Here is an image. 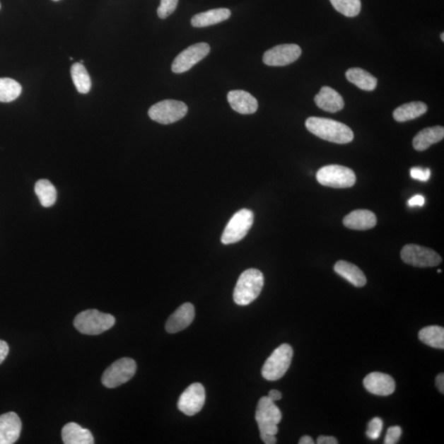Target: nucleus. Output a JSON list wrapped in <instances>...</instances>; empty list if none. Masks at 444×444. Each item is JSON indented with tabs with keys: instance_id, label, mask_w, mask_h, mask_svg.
I'll use <instances>...</instances> for the list:
<instances>
[{
	"instance_id": "4",
	"label": "nucleus",
	"mask_w": 444,
	"mask_h": 444,
	"mask_svg": "<svg viewBox=\"0 0 444 444\" xmlns=\"http://www.w3.org/2000/svg\"><path fill=\"white\" fill-rule=\"evenodd\" d=\"M115 324L114 316L97 310H88L76 316L74 325L83 334L99 335L111 329Z\"/></svg>"
},
{
	"instance_id": "45",
	"label": "nucleus",
	"mask_w": 444,
	"mask_h": 444,
	"mask_svg": "<svg viewBox=\"0 0 444 444\" xmlns=\"http://www.w3.org/2000/svg\"><path fill=\"white\" fill-rule=\"evenodd\" d=\"M0 8H1V4H0Z\"/></svg>"
},
{
	"instance_id": "26",
	"label": "nucleus",
	"mask_w": 444,
	"mask_h": 444,
	"mask_svg": "<svg viewBox=\"0 0 444 444\" xmlns=\"http://www.w3.org/2000/svg\"><path fill=\"white\" fill-rule=\"evenodd\" d=\"M419 339L426 345L438 349L444 348V329L440 326H428L419 332Z\"/></svg>"
},
{
	"instance_id": "25",
	"label": "nucleus",
	"mask_w": 444,
	"mask_h": 444,
	"mask_svg": "<svg viewBox=\"0 0 444 444\" xmlns=\"http://www.w3.org/2000/svg\"><path fill=\"white\" fill-rule=\"evenodd\" d=\"M428 110L427 105L421 102L407 103L397 107L393 112V118L397 122L415 119L426 114Z\"/></svg>"
},
{
	"instance_id": "34",
	"label": "nucleus",
	"mask_w": 444,
	"mask_h": 444,
	"mask_svg": "<svg viewBox=\"0 0 444 444\" xmlns=\"http://www.w3.org/2000/svg\"><path fill=\"white\" fill-rule=\"evenodd\" d=\"M431 170L422 169L419 168H412L411 170V176L413 179L426 182L431 178Z\"/></svg>"
},
{
	"instance_id": "15",
	"label": "nucleus",
	"mask_w": 444,
	"mask_h": 444,
	"mask_svg": "<svg viewBox=\"0 0 444 444\" xmlns=\"http://www.w3.org/2000/svg\"><path fill=\"white\" fill-rule=\"evenodd\" d=\"M21 431L22 421L16 413L8 412L0 416V444L16 443Z\"/></svg>"
},
{
	"instance_id": "28",
	"label": "nucleus",
	"mask_w": 444,
	"mask_h": 444,
	"mask_svg": "<svg viewBox=\"0 0 444 444\" xmlns=\"http://www.w3.org/2000/svg\"><path fill=\"white\" fill-rule=\"evenodd\" d=\"M71 76L73 82L78 92L87 94L92 87L90 76L83 64L75 63L71 67Z\"/></svg>"
},
{
	"instance_id": "36",
	"label": "nucleus",
	"mask_w": 444,
	"mask_h": 444,
	"mask_svg": "<svg viewBox=\"0 0 444 444\" xmlns=\"http://www.w3.org/2000/svg\"><path fill=\"white\" fill-rule=\"evenodd\" d=\"M9 347L6 342L4 341L0 340V364L6 359V357L8 354Z\"/></svg>"
},
{
	"instance_id": "1",
	"label": "nucleus",
	"mask_w": 444,
	"mask_h": 444,
	"mask_svg": "<svg viewBox=\"0 0 444 444\" xmlns=\"http://www.w3.org/2000/svg\"><path fill=\"white\" fill-rule=\"evenodd\" d=\"M305 126L310 133L331 143L346 144L354 139L353 131L347 125L331 119L310 117Z\"/></svg>"
},
{
	"instance_id": "43",
	"label": "nucleus",
	"mask_w": 444,
	"mask_h": 444,
	"mask_svg": "<svg viewBox=\"0 0 444 444\" xmlns=\"http://www.w3.org/2000/svg\"><path fill=\"white\" fill-rule=\"evenodd\" d=\"M438 272H440H440H442V271L441 270H438Z\"/></svg>"
},
{
	"instance_id": "12",
	"label": "nucleus",
	"mask_w": 444,
	"mask_h": 444,
	"mask_svg": "<svg viewBox=\"0 0 444 444\" xmlns=\"http://www.w3.org/2000/svg\"><path fill=\"white\" fill-rule=\"evenodd\" d=\"M205 400L204 387L199 382H195L187 387L181 395L178 402V408L186 416H194L203 409Z\"/></svg>"
},
{
	"instance_id": "39",
	"label": "nucleus",
	"mask_w": 444,
	"mask_h": 444,
	"mask_svg": "<svg viewBox=\"0 0 444 444\" xmlns=\"http://www.w3.org/2000/svg\"><path fill=\"white\" fill-rule=\"evenodd\" d=\"M267 397H269L271 401L276 402L281 399L282 395L279 390H271Z\"/></svg>"
},
{
	"instance_id": "41",
	"label": "nucleus",
	"mask_w": 444,
	"mask_h": 444,
	"mask_svg": "<svg viewBox=\"0 0 444 444\" xmlns=\"http://www.w3.org/2000/svg\"><path fill=\"white\" fill-rule=\"evenodd\" d=\"M444 37V34L442 33L440 37H441L443 42H444V37Z\"/></svg>"
},
{
	"instance_id": "10",
	"label": "nucleus",
	"mask_w": 444,
	"mask_h": 444,
	"mask_svg": "<svg viewBox=\"0 0 444 444\" xmlns=\"http://www.w3.org/2000/svg\"><path fill=\"white\" fill-rule=\"evenodd\" d=\"M401 258L407 264L419 267H436L442 259L435 250L416 245L403 247Z\"/></svg>"
},
{
	"instance_id": "20",
	"label": "nucleus",
	"mask_w": 444,
	"mask_h": 444,
	"mask_svg": "<svg viewBox=\"0 0 444 444\" xmlns=\"http://www.w3.org/2000/svg\"><path fill=\"white\" fill-rule=\"evenodd\" d=\"M62 440L65 444H93L95 443L92 433L78 423H67L62 430Z\"/></svg>"
},
{
	"instance_id": "6",
	"label": "nucleus",
	"mask_w": 444,
	"mask_h": 444,
	"mask_svg": "<svg viewBox=\"0 0 444 444\" xmlns=\"http://www.w3.org/2000/svg\"><path fill=\"white\" fill-rule=\"evenodd\" d=\"M316 178L320 185L335 189L351 188L356 181L354 171L338 165L324 166L317 171Z\"/></svg>"
},
{
	"instance_id": "8",
	"label": "nucleus",
	"mask_w": 444,
	"mask_h": 444,
	"mask_svg": "<svg viewBox=\"0 0 444 444\" xmlns=\"http://www.w3.org/2000/svg\"><path fill=\"white\" fill-rule=\"evenodd\" d=\"M137 370L136 362L131 358H121L109 366L103 373V385L108 388H115L129 382Z\"/></svg>"
},
{
	"instance_id": "32",
	"label": "nucleus",
	"mask_w": 444,
	"mask_h": 444,
	"mask_svg": "<svg viewBox=\"0 0 444 444\" xmlns=\"http://www.w3.org/2000/svg\"><path fill=\"white\" fill-rule=\"evenodd\" d=\"M178 2L179 0H161L158 8V17L161 19L169 17L177 8Z\"/></svg>"
},
{
	"instance_id": "38",
	"label": "nucleus",
	"mask_w": 444,
	"mask_h": 444,
	"mask_svg": "<svg viewBox=\"0 0 444 444\" xmlns=\"http://www.w3.org/2000/svg\"><path fill=\"white\" fill-rule=\"evenodd\" d=\"M436 386L438 387V391H440L441 393H444V375L443 373H440V375H438L436 377Z\"/></svg>"
},
{
	"instance_id": "22",
	"label": "nucleus",
	"mask_w": 444,
	"mask_h": 444,
	"mask_svg": "<svg viewBox=\"0 0 444 444\" xmlns=\"http://www.w3.org/2000/svg\"><path fill=\"white\" fill-rule=\"evenodd\" d=\"M444 138V129L442 126L426 128L419 132L413 139V147L416 151H426L433 144L440 142Z\"/></svg>"
},
{
	"instance_id": "9",
	"label": "nucleus",
	"mask_w": 444,
	"mask_h": 444,
	"mask_svg": "<svg viewBox=\"0 0 444 444\" xmlns=\"http://www.w3.org/2000/svg\"><path fill=\"white\" fill-rule=\"evenodd\" d=\"M188 112L186 104L179 100H165L148 110L149 117L161 124H170L183 119Z\"/></svg>"
},
{
	"instance_id": "40",
	"label": "nucleus",
	"mask_w": 444,
	"mask_h": 444,
	"mask_svg": "<svg viewBox=\"0 0 444 444\" xmlns=\"http://www.w3.org/2000/svg\"><path fill=\"white\" fill-rule=\"evenodd\" d=\"M315 441L310 436H305L300 438L299 444H314Z\"/></svg>"
},
{
	"instance_id": "5",
	"label": "nucleus",
	"mask_w": 444,
	"mask_h": 444,
	"mask_svg": "<svg viewBox=\"0 0 444 444\" xmlns=\"http://www.w3.org/2000/svg\"><path fill=\"white\" fill-rule=\"evenodd\" d=\"M293 349L288 344H282L272 352L262 369L266 380L276 381L285 375L291 364Z\"/></svg>"
},
{
	"instance_id": "3",
	"label": "nucleus",
	"mask_w": 444,
	"mask_h": 444,
	"mask_svg": "<svg viewBox=\"0 0 444 444\" xmlns=\"http://www.w3.org/2000/svg\"><path fill=\"white\" fill-rule=\"evenodd\" d=\"M264 285V274L258 269H250L240 275L234 290V301L238 305H248L261 293Z\"/></svg>"
},
{
	"instance_id": "2",
	"label": "nucleus",
	"mask_w": 444,
	"mask_h": 444,
	"mask_svg": "<svg viewBox=\"0 0 444 444\" xmlns=\"http://www.w3.org/2000/svg\"><path fill=\"white\" fill-rule=\"evenodd\" d=\"M282 418L280 409L269 397H262L257 406L255 419L258 423L261 440L266 444L276 443V435Z\"/></svg>"
},
{
	"instance_id": "42",
	"label": "nucleus",
	"mask_w": 444,
	"mask_h": 444,
	"mask_svg": "<svg viewBox=\"0 0 444 444\" xmlns=\"http://www.w3.org/2000/svg\"><path fill=\"white\" fill-rule=\"evenodd\" d=\"M79 63H81V64H83V63H84V60H80V62H79Z\"/></svg>"
},
{
	"instance_id": "30",
	"label": "nucleus",
	"mask_w": 444,
	"mask_h": 444,
	"mask_svg": "<svg viewBox=\"0 0 444 444\" xmlns=\"http://www.w3.org/2000/svg\"><path fill=\"white\" fill-rule=\"evenodd\" d=\"M333 8L346 17L353 18L361 13V0H330Z\"/></svg>"
},
{
	"instance_id": "29",
	"label": "nucleus",
	"mask_w": 444,
	"mask_h": 444,
	"mask_svg": "<svg viewBox=\"0 0 444 444\" xmlns=\"http://www.w3.org/2000/svg\"><path fill=\"white\" fill-rule=\"evenodd\" d=\"M22 86L12 78H0V103H11L22 93Z\"/></svg>"
},
{
	"instance_id": "24",
	"label": "nucleus",
	"mask_w": 444,
	"mask_h": 444,
	"mask_svg": "<svg viewBox=\"0 0 444 444\" xmlns=\"http://www.w3.org/2000/svg\"><path fill=\"white\" fill-rule=\"evenodd\" d=\"M346 77L350 83L364 90H373L377 87L378 80L369 72L360 68L348 69Z\"/></svg>"
},
{
	"instance_id": "31",
	"label": "nucleus",
	"mask_w": 444,
	"mask_h": 444,
	"mask_svg": "<svg viewBox=\"0 0 444 444\" xmlns=\"http://www.w3.org/2000/svg\"><path fill=\"white\" fill-rule=\"evenodd\" d=\"M383 423L380 417L373 418V420L368 423L366 436L372 440H376L380 437L382 431Z\"/></svg>"
},
{
	"instance_id": "14",
	"label": "nucleus",
	"mask_w": 444,
	"mask_h": 444,
	"mask_svg": "<svg viewBox=\"0 0 444 444\" xmlns=\"http://www.w3.org/2000/svg\"><path fill=\"white\" fill-rule=\"evenodd\" d=\"M364 386L368 392L377 396H390L396 390L395 380L390 375L380 372L368 375L364 380Z\"/></svg>"
},
{
	"instance_id": "44",
	"label": "nucleus",
	"mask_w": 444,
	"mask_h": 444,
	"mask_svg": "<svg viewBox=\"0 0 444 444\" xmlns=\"http://www.w3.org/2000/svg\"><path fill=\"white\" fill-rule=\"evenodd\" d=\"M53 1H59V0H53Z\"/></svg>"
},
{
	"instance_id": "37",
	"label": "nucleus",
	"mask_w": 444,
	"mask_h": 444,
	"mask_svg": "<svg viewBox=\"0 0 444 444\" xmlns=\"http://www.w3.org/2000/svg\"><path fill=\"white\" fill-rule=\"evenodd\" d=\"M317 444H337V440L335 437L322 436L317 438Z\"/></svg>"
},
{
	"instance_id": "11",
	"label": "nucleus",
	"mask_w": 444,
	"mask_h": 444,
	"mask_svg": "<svg viewBox=\"0 0 444 444\" xmlns=\"http://www.w3.org/2000/svg\"><path fill=\"white\" fill-rule=\"evenodd\" d=\"M209 53L210 47L209 44L201 42L191 45L175 59L171 69L175 74H183L189 71Z\"/></svg>"
},
{
	"instance_id": "21",
	"label": "nucleus",
	"mask_w": 444,
	"mask_h": 444,
	"mask_svg": "<svg viewBox=\"0 0 444 444\" xmlns=\"http://www.w3.org/2000/svg\"><path fill=\"white\" fill-rule=\"evenodd\" d=\"M231 15L228 8H216L204 13L196 14L192 18L191 24L194 28H206L213 26L229 19Z\"/></svg>"
},
{
	"instance_id": "35",
	"label": "nucleus",
	"mask_w": 444,
	"mask_h": 444,
	"mask_svg": "<svg viewBox=\"0 0 444 444\" xmlns=\"http://www.w3.org/2000/svg\"><path fill=\"white\" fill-rule=\"evenodd\" d=\"M425 204V198L422 195H416L412 197V198L408 201L409 206H422Z\"/></svg>"
},
{
	"instance_id": "27",
	"label": "nucleus",
	"mask_w": 444,
	"mask_h": 444,
	"mask_svg": "<svg viewBox=\"0 0 444 444\" xmlns=\"http://www.w3.org/2000/svg\"><path fill=\"white\" fill-rule=\"evenodd\" d=\"M35 193L45 208L53 206L57 199V191L52 182L47 180H38L35 185Z\"/></svg>"
},
{
	"instance_id": "13",
	"label": "nucleus",
	"mask_w": 444,
	"mask_h": 444,
	"mask_svg": "<svg viewBox=\"0 0 444 444\" xmlns=\"http://www.w3.org/2000/svg\"><path fill=\"white\" fill-rule=\"evenodd\" d=\"M301 53V48L298 45H279L267 50L262 60L269 66H286L296 62Z\"/></svg>"
},
{
	"instance_id": "17",
	"label": "nucleus",
	"mask_w": 444,
	"mask_h": 444,
	"mask_svg": "<svg viewBox=\"0 0 444 444\" xmlns=\"http://www.w3.org/2000/svg\"><path fill=\"white\" fill-rule=\"evenodd\" d=\"M227 100L231 108L241 115L254 114L259 108L258 100L245 90H230L227 95Z\"/></svg>"
},
{
	"instance_id": "16",
	"label": "nucleus",
	"mask_w": 444,
	"mask_h": 444,
	"mask_svg": "<svg viewBox=\"0 0 444 444\" xmlns=\"http://www.w3.org/2000/svg\"><path fill=\"white\" fill-rule=\"evenodd\" d=\"M194 305L190 303H185L170 316L165 324L166 332L173 334V333L185 330L194 321Z\"/></svg>"
},
{
	"instance_id": "23",
	"label": "nucleus",
	"mask_w": 444,
	"mask_h": 444,
	"mask_svg": "<svg viewBox=\"0 0 444 444\" xmlns=\"http://www.w3.org/2000/svg\"><path fill=\"white\" fill-rule=\"evenodd\" d=\"M334 271L353 286L362 287L366 284L367 279L364 272L351 262L338 261L334 266Z\"/></svg>"
},
{
	"instance_id": "7",
	"label": "nucleus",
	"mask_w": 444,
	"mask_h": 444,
	"mask_svg": "<svg viewBox=\"0 0 444 444\" xmlns=\"http://www.w3.org/2000/svg\"><path fill=\"white\" fill-rule=\"evenodd\" d=\"M254 218L253 211L249 209L237 211L226 226L221 236L222 243L231 245L244 239L253 226Z\"/></svg>"
},
{
	"instance_id": "18",
	"label": "nucleus",
	"mask_w": 444,
	"mask_h": 444,
	"mask_svg": "<svg viewBox=\"0 0 444 444\" xmlns=\"http://www.w3.org/2000/svg\"><path fill=\"white\" fill-rule=\"evenodd\" d=\"M315 102L317 107L330 113H336L344 107L341 95L329 87H322L315 95Z\"/></svg>"
},
{
	"instance_id": "19",
	"label": "nucleus",
	"mask_w": 444,
	"mask_h": 444,
	"mask_svg": "<svg viewBox=\"0 0 444 444\" xmlns=\"http://www.w3.org/2000/svg\"><path fill=\"white\" fill-rule=\"evenodd\" d=\"M343 223L351 230H366L376 226L377 218L369 210H356L345 216Z\"/></svg>"
},
{
	"instance_id": "33",
	"label": "nucleus",
	"mask_w": 444,
	"mask_h": 444,
	"mask_svg": "<svg viewBox=\"0 0 444 444\" xmlns=\"http://www.w3.org/2000/svg\"><path fill=\"white\" fill-rule=\"evenodd\" d=\"M402 428L399 426H392L388 428L385 440V444H396L399 441L402 436Z\"/></svg>"
}]
</instances>
